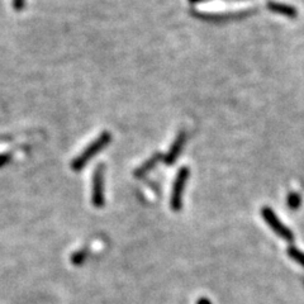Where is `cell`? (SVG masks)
<instances>
[{"label": "cell", "instance_id": "6da1fadb", "mask_svg": "<svg viewBox=\"0 0 304 304\" xmlns=\"http://www.w3.org/2000/svg\"><path fill=\"white\" fill-rule=\"evenodd\" d=\"M110 140H112V136H110L109 132L101 133V135L99 136V137H98L94 142H92L89 146L86 147V149L81 152L78 157L72 161V164H71L72 170H75V171H79V170L84 169V166H85V165L88 164V162H89V161L92 160L95 155H97L98 152H101L104 147H106L108 145H109Z\"/></svg>", "mask_w": 304, "mask_h": 304}, {"label": "cell", "instance_id": "7a4b0ae2", "mask_svg": "<svg viewBox=\"0 0 304 304\" xmlns=\"http://www.w3.org/2000/svg\"><path fill=\"white\" fill-rule=\"evenodd\" d=\"M261 215H262V218L266 221V223L269 224L270 228H271V230H273L276 235L280 236L281 238H284V240H287V241H289V242L294 241V233H293L292 231L288 228V227H285L284 224L281 223V221L278 218V217H276L275 212H274L271 208H269V207L262 208Z\"/></svg>", "mask_w": 304, "mask_h": 304}, {"label": "cell", "instance_id": "ba28073f", "mask_svg": "<svg viewBox=\"0 0 304 304\" xmlns=\"http://www.w3.org/2000/svg\"><path fill=\"white\" fill-rule=\"evenodd\" d=\"M288 207L290 208L292 210H296L298 209L299 207H301L302 204V198L301 195L298 194V193H290L289 195H288Z\"/></svg>", "mask_w": 304, "mask_h": 304}, {"label": "cell", "instance_id": "8992f818", "mask_svg": "<svg viewBox=\"0 0 304 304\" xmlns=\"http://www.w3.org/2000/svg\"><path fill=\"white\" fill-rule=\"evenodd\" d=\"M267 8H269L270 12L278 13V14L285 15V17H289V18H296L297 15H298L297 9L292 5H288V4L270 1V3H267Z\"/></svg>", "mask_w": 304, "mask_h": 304}, {"label": "cell", "instance_id": "52a82bcc", "mask_svg": "<svg viewBox=\"0 0 304 304\" xmlns=\"http://www.w3.org/2000/svg\"><path fill=\"white\" fill-rule=\"evenodd\" d=\"M160 157H161V156L157 153V155H155L152 158H150V160L147 161L146 164L142 165V166H141L140 169H138L137 171H136V176H138V178H140V176L145 175L146 172H149L150 170L152 169V167H155V165L157 164L158 160H160Z\"/></svg>", "mask_w": 304, "mask_h": 304}, {"label": "cell", "instance_id": "30bf717a", "mask_svg": "<svg viewBox=\"0 0 304 304\" xmlns=\"http://www.w3.org/2000/svg\"><path fill=\"white\" fill-rule=\"evenodd\" d=\"M85 257H86L85 251H83V253H76L74 256H72V262H74L75 265H80L83 264Z\"/></svg>", "mask_w": 304, "mask_h": 304}, {"label": "cell", "instance_id": "7c38bea8", "mask_svg": "<svg viewBox=\"0 0 304 304\" xmlns=\"http://www.w3.org/2000/svg\"><path fill=\"white\" fill-rule=\"evenodd\" d=\"M8 158H9L8 156H0V166H3L6 161H8Z\"/></svg>", "mask_w": 304, "mask_h": 304}, {"label": "cell", "instance_id": "5bb4252c", "mask_svg": "<svg viewBox=\"0 0 304 304\" xmlns=\"http://www.w3.org/2000/svg\"><path fill=\"white\" fill-rule=\"evenodd\" d=\"M192 4H197V3H201V1H203V0H189Z\"/></svg>", "mask_w": 304, "mask_h": 304}, {"label": "cell", "instance_id": "5b68a950", "mask_svg": "<svg viewBox=\"0 0 304 304\" xmlns=\"http://www.w3.org/2000/svg\"><path fill=\"white\" fill-rule=\"evenodd\" d=\"M185 140H187V135H185V132H181L180 135L176 137L175 142H174L172 146L170 147L166 157H165V162H166V165H172L175 162L176 158H178L179 155H180L184 145H185Z\"/></svg>", "mask_w": 304, "mask_h": 304}, {"label": "cell", "instance_id": "277c9868", "mask_svg": "<svg viewBox=\"0 0 304 304\" xmlns=\"http://www.w3.org/2000/svg\"><path fill=\"white\" fill-rule=\"evenodd\" d=\"M93 204L101 208L104 205V165L97 166L93 175Z\"/></svg>", "mask_w": 304, "mask_h": 304}, {"label": "cell", "instance_id": "4fadbf2b", "mask_svg": "<svg viewBox=\"0 0 304 304\" xmlns=\"http://www.w3.org/2000/svg\"><path fill=\"white\" fill-rule=\"evenodd\" d=\"M198 304H212V303H210V302L208 301V299H205V298H202V299H199Z\"/></svg>", "mask_w": 304, "mask_h": 304}, {"label": "cell", "instance_id": "9c48e42d", "mask_svg": "<svg viewBox=\"0 0 304 304\" xmlns=\"http://www.w3.org/2000/svg\"><path fill=\"white\" fill-rule=\"evenodd\" d=\"M288 253H289V256L294 261H297L304 267V253H302V251H299L296 247H289V249H288Z\"/></svg>", "mask_w": 304, "mask_h": 304}, {"label": "cell", "instance_id": "3957f363", "mask_svg": "<svg viewBox=\"0 0 304 304\" xmlns=\"http://www.w3.org/2000/svg\"><path fill=\"white\" fill-rule=\"evenodd\" d=\"M189 178V169L181 167L175 178V183L172 187L171 193V208L174 210H179L183 207V193Z\"/></svg>", "mask_w": 304, "mask_h": 304}, {"label": "cell", "instance_id": "8fae6325", "mask_svg": "<svg viewBox=\"0 0 304 304\" xmlns=\"http://www.w3.org/2000/svg\"><path fill=\"white\" fill-rule=\"evenodd\" d=\"M24 6V0H14V8L15 9H22Z\"/></svg>", "mask_w": 304, "mask_h": 304}]
</instances>
